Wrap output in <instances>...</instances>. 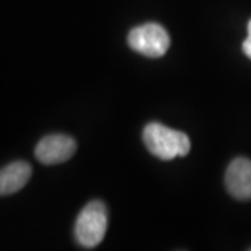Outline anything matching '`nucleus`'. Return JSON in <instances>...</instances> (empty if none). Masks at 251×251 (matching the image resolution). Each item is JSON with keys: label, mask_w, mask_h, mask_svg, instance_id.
<instances>
[{"label": "nucleus", "mask_w": 251, "mask_h": 251, "mask_svg": "<svg viewBox=\"0 0 251 251\" xmlns=\"http://www.w3.org/2000/svg\"><path fill=\"white\" fill-rule=\"evenodd\" d=\"M143 140L147 150L162 161H172L177 156H186L191 148L190 138L186 133L155 122L144 127Z\"/></svg>", "instance_id": "1"}, {"label": "nucleus", "mask_w": 251, "mask_h": 251, "mask_svg": "<svg viewBox=\"0 0 251 251\" xmlns=\"http://www.w3.org/2000/svg\"><path fill=\"white\" fill-rule=\"evenodd\" d=\"M108 229V209L102 201H91L77 216L74 234L84 249H94L102 243Z\"/></svg>", "instance_id": "2"}, {"label": "nucleus", "mask_w": 251, "mask_h": 251, "mask_svg": "<svg viewBox=\"0 0 251 251\" xmlns=\"http://www.w3.org/2000/svg\"><path fill=\"white\" fill-rule=\"evenodd\" d=\"M128 46L147 57H161L171 46L168 31L156 23H147L133 28L127 36Z\"/></svg>", "instance_id": "3"}, {"label": "nucleus", "mask_w": 251, "mask_h": 251, "mask_svg": "<svg viewBox=\"0 0 251 251\" xmlns=\"http://www.w3.org/2000/svg\"><path fill=\"white\" fill-rule=\"evenodd\" d=\"M77 150L75 140L66 134H50L44 137L35 148V156L42 165H59L69 161Z\"/></svg>", "instance_id": "4"}, {"label": "nucleus", "mask_w": 251, "mask_h": 251, "mask_svg": "<svg viewBox=\"0 0 251 251\" xmlns=\"http://www.w3.org/2000/svg\"><path fill=\"white\" fill-rule=\"evenodd\" d=\"M225 184L227 193L236 200H251V161L247 158H236L230 162L226 175Z\"/></svg>", "instance_id": "5"}, {"label": "nucleus", "mask_w": 251, "mask_h": 251, "mask_svg": "<svg viewBox=\"0 0 251 251\" xmlns=\"http://www.w3.org/2000/svg\"><path fill=\"white\" fill-rule=\"evenodd\" d=\"M32 168L28 162L16 161L0 169V196H10L20 191L28 183Z\"/></svg>", "instance_id": "6"}, {"label": "nucleus", "mask_w": 251, "mask_h": 251, "mask_svg": "<svg viewBox=\"0 0 251 251\" xmlns=\"http://www.w3.org/2000/svg\"><path fill=\"white\" fill-rule=\"evenodd\" d=\"M247 32H249V35L246 38V41L243 42L242 48L244 54H246L249 59H251V20L249 21V25H247Z\"/></svg>", "instance_id": "7"}]
</instances>
